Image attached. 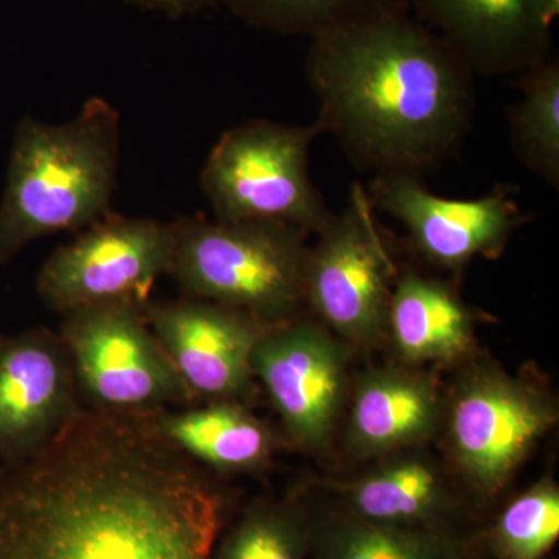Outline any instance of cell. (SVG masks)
Returning <instances> with one entry per match:
<instances>
[{
	"instance_id": "cell-1",
	"label": "cell",
	"mask_w": 559,
	"mask_h": 559,
	"mask_svg": "<svg viewBox=\"0 0 559 559\" xmlns=\"http://www.w3.org/2000/svg\"><path fill=\"white\" fill-rule=\"evenodd\" d=\"M156 412L80 409L0 471V559H209L223 498Z\"/></svg>"
},
{
	"instance_id": "cell-2",
	"label": "cell",
	"mask_w": 559,
	"mask_h": 559,
	"mask_svg": "<svg viewBox=\"0 0 559 559\" xmlns=\"http://www.w3.org/2000/svg\"><path fill=\"white\" fill-rule=\"evenodd\" d=\"M311 39L318 121L353 164L421 178L454 156L473 123V72L428 25L390 0Z\"/></svg>"
},
{
	"instance_id": "cell-3",
	"label": "cell",
	"mask_w": 559,
	"mask_h": 559,
	"mask_svg": "<svg viewBox=\"0 0 559 559\" xmlns=\"http://www.w3.org/2000/svg\"><path fill=\"white\" fill-rule=\"evenodd\" d=\"M119 157L120 114L105 98L60 124L24 117L0 201V266L39 238L108 218Z\"/></svg>"
},
{
	"instance_id": "cell-4",
	"label": "cell",
	"mask_w": 559,
	"mask_h": 559,
	"mask_svg": "<svg viewBox=\"0 0 559 559\" xmlns=\"http://www.w3.org/2000/svg\"><path fill=\"white\" fill-rule=\"evenodd\" d=\"M307 231L270 221H175L170 271L190 299L245 312L266 326L305 310Z\"/></svg>"
},
{
	"instance_id": "cell-5",
	"label": "cell",
	"mask_w": 559,
	"mask_h": 559,
	"mask_svg": "<svg viewBox=\"0 0 559 559\" xmlns=\"http://www.w3.org/2000/svg\"><path fill=\"white\" fill-rule=\"evenodd\" d=\"M310 127L250 120L224 132L201 170V189L219 221H270L319 234L333 216L310 176Z\"/></svg>"
},
{
	"instance_id": "cell-6",
	"label": "cell",
	"mask_w": 559,
	"mask_h": 559,
	"mask_svg": "<svg viewBox=\"0 0 559 559\" xmlns=\"http://www.w3.org/2000/svg\"><path fill=\"white\" fill-rule=\"evenodd\" d=\"M308 248L305 307L342 341L367 347L388 334L399 270L382 238L367 191L353 183L347 205L333 213Z\"/></svg>"
},
{
	"instance_id": "cell-7",
	"label": "cell",
	"mask_w": 559,
	"mask_h": 559,
	"mask_svg": "<svg viewBox=\"0 0 559 559\" xmlns=\"http://www.w3.org/2000/svg\"><path fill=\"white\" fill-rule=\"evenodd\" d=\"M145 305L110 301L62 314L60 337L94 407L159 411L193 400L146 322Z\"/></svg>"
},
{
	"instance_id": "cell-8",
	"label": "cell",
	"mask_w": 559,
	"mask_h": 559,
	"mask_svg": "<svg viewBox=\"0 0 559 559\" xmlns=\"http://www.w3.org/2000/svg\"><path fill=\"white\" fill-rule=\"evenodd\" d=\"M175 250V223L114 215L55 250L36 278L39 299L69 312L110 301L145 305Z\"/></svg>"
},
{
	"instance_id": "cell-9",
	"label": "cell",
	"mask_w": 559,
	"mask_h": 559,
	"mask_svg": "<svg viewBox=\"0 0 559 559\" xmlns=\"http://www.w3.org/2000/svg\"><path fill=\"white\" fill-rule=\"evenodd\" d=\"M555 425L557 407L546 393L500 371L476 370L452 396V457L466 484L492 498Z\"/></svg>"
},
{
	"instance_id": "cell-10",
	"label": "cell",
	"mask_w": 559,
	"mask_h": 559,
	"mask_svg": "<svg viewBox=\"0 0 559 559\" xmlns=\"http://www.w3.org/2000/svg\"><path fill=\"white\" fill-rule=\"evenodd\" d=\"M347 364L344 342L301 316L267 329L253 348V377L301 448H322L336 428L347 396Z\"/></svg>"
},
{
	"instance_id": "cell-11",
	"label": "cell",
	"mask_w": 559,
	"mask_h": 559,
	"mask_svg": "<svg viewBox=\"0 0 559 559\" xmlns=\"http://www.w3.org/2000/svg\"><path fill=\"white\" fill-rule=\"evenodd\" d=\"M366 191L374 210L406 227L419 255L450 271H462L476 257H498L528 218L503 187L477 200H448L419 176L385 173L374 175Z\"/></svg>"
},
{
	"instance_id": "cell-12",
	"label": "cell",
	"mask_w": 559,
	"mask_h": 559,
	"mask_svg": "<svg viewBox=\"0 0 559 559\" xmlns=\"http://www.w3.org/2000/svg\"><path fill=\"white\" fill-rule=\"evenodd\" d=\"M146 322L193 396L246 400L253 392L252 353L271 326L212 301H146Z\"/></svg>"
},
{
	"instance_id": "cell-13",
	"label": "cell",
	"mask_w": 559,
	"mask_h": 559,
	"mask_svg": "<svg viewBox=\"0 0 559 559\" xmlns=\"http://www.w3.org/2000/svg\"><path fill=\"white\" fill-rule=\"evenodd\" d=\"M79 389L60 336L0 334V457L14 463L49 441L81 409Z\"/></svg>"
},
{
	"instance_id": "cell-14",
	"label": "cell",
	"mask_w": 559,
	"mask_h": 559,
	"mask_svg": "<svg viewBox=\"0 0 559 559\" xmlns=\"http://www.w3.org/2000/svg\"><path fill=\"white\" fill-rule=\"evenodd\" d=\"M477 75L524 73L551 57L559 0H406Z\"/></svg>"
},
{
	"instance_id": "cell-15",
	"label": "cell",
	"mask_w": 559,
	"mask_h": 559,
	"mask_svg": "<svg viewBox=\"0 0 559 559\" xmlns=\"http://www.w3.org/2000/svg\"><path fill=\"white\" fill-rule=\"evenodd\" d=\"M439 393L425 377L377 370L359 381L348 440L364 455H380L428 439L440 419Z\"/></svg>"
},
{
	"instance_id": "cell-16",
	"label": "cell",
	"mask_w": 559,
	"mask_h": 559,
	"mask_svg": "<svg viewBox=\"0 0 559 559\" xmlns=\"http://www.w3.org/2000/svg\"><path fill=\"white\" fill-rule=\"evenodd\" d=\"M388 334L409 362H451L473 347V311L441 280L407 271L390 297Z\"/></svg>"
},
{
	"instance_id": "cell-17",
	"label": "cell",
	"mask_w": 559,
	"mask_h": 559,
	"mask_svg": "<svg viewBox=\"0 0 559 559\" xmlns=\"http://www.w3.org/2000/svg\"><path fill=\"white\" fill-rule=\"evenodd\" d=\"M342 513L377 524L444 530L457 510L447 480L429 460L390 463L340 488Z\"/></svg>"
},
{
	"instance_id": "cell-18",
	"label": "cell",
	"mask_w": 559,
	"mask_h": 559,
	"mask_svg": "<svg viewBox=\"0 0 559 559\" xmlns=\"http://www.w3.org/2000/svg\"><path fill=\"white\" fill-rule=\"evenodd\" d=\"M164 436L191 459L221 471L255 469L271 459L275 437L237 401L200 409L156 412Z\"/></svg>"
},
{
	"instance_id": "cell-19",
	"label": "cell",
	"mask_w": 559,
	"mask_h": 559,
	"mask_svg": "<svg viewBox=\"0 0 559 559\" xmlns=\"http://www.w3.org/2000/svg\"><path fill=\"white\" fill-rule=\"evenodd\" d=\"M460 550L444 530L377 524L342 511L311 521V559H452Z\"/></svg>"
},
{
	"instance_id": "cell-20",
	"label": "cell",
	"mask_w": 559,
	"mask_h": 559,
	"mask_svg": "<svg viewBox=\"0 0 559 559\" xmlns=\"http://www.w3.org/2000/svg\"><path fill=\"white\" fill-rule=\"evenodd\" d=\"M520 100L509 108L511 148L533 175L559 187V61L550 57L520 75Z\"/></svg>"
},
{
	"instance_id": "cell-21",
	"label": "cell",
	"mask_w": 559,
	"mask_h": 559,
	"mask_svg": "<svg viewBox=\"0 0 559 559\" xmlns=\"http://www.w3.org/2000/svg\"><path fill=\"white\" fill-rule=\"evenodd\" d=\"M209 559H311V520L293 503H255Z\"/></svg>"
},
{
	"instance_id": "cell-22",
	"label": "cell",
	"mask_w": 559,
	"mask_h": 559,
	"mask_svg": "<svg viewBox=\"0 0 559 559\" xmlns=\"http://www.w3.org/2000/svg\"><path fill=\"white\" fill-rule=\"evenodd\" d=\"M559 536V491L543 480L511 500L489 540L499 559H543Z\"/></svg>"
},
{
	"instance_id": "cell-23",
	"label": "cell",
	"mask_w": 559,
	"mask_h": 559,
	"mask_svg": "<svg viewBox=\"0 0 559 559\" xmlns=\"http://www.w3.org/2000/svg\"><path fill=\"white\" fill-rule=\"evenodd\" d=\"M250 25L288 35L318 33L390 0H219Z\"/></svg>"
},
{
	"instance_id": "cell-24",
	"label": "cell",
	"mask_w": 559,
	"mask_h": 559,
	"mask_svg": "<svg viewBox=\"0 0 559 559\" xmlns=\"http://www.w3.org/2000/svg\"><path fill=\"white\" fill-rule=\"evenodd\" d=\"M128 2L142 7V9L167 14V16L180 17L213 5L219 0H128Z\"/></svg>"
},
{
	"instance_id": "cell-25",
	"label": "cell",
	"mask_w": 559,
	"mask_h": 559,
	"mask_svg": "<svg viewBox=\"0 0 559 559\" xmlns=\"http://www.w3.org/2000/svg\"><path fill=\"white\" fill-rule=\"evenodd\" d=\"M452 559H469V558H468V557H466L465 551L460 550V551H459V554H457V555H455V557H454V558H452Z\"/></svg>"
}]
</instances>
